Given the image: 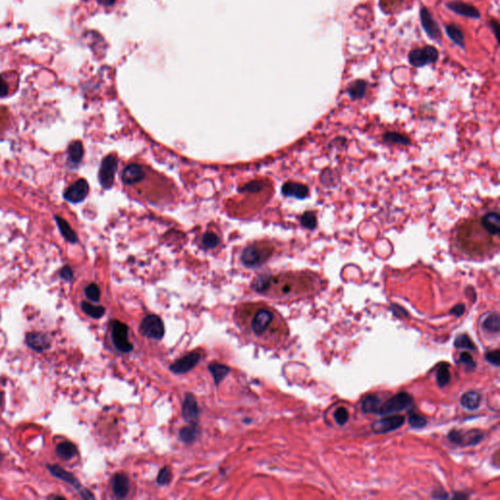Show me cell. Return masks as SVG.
<instances>
[{"instance_id":"obj_20","label":"cell","mask_w":500,"mask_h":500,"mask_svg":"<svg viewBox=\"0 0 500 500\" xmlns=\"http://www.w3.org/2000/svg\"><path fill=\"white\" fill-rule=\"evenodd\" d=\"M111 487L117 498H125L129 491V480L124 474H115L111 479Z\"/></svg>"},{"instance_id":"obj_37","label":"cell","mask_w":500,"mask_h":500,"mask_svg":"<svg viewBox=\"0 0 500 500\" xmlns=\"http://www.w3.org/2000/svg\"><path fill=\"white\" fill-rule=\"evenodd\" d=\"M271 284V278L266 276H261L253 282V288L258 292H264L268 290Z\"/></svg>"},{"instance_id":"obj_1","label":"cell","mask_w":500,"mask_h":500,"mask_svg":"<svg viewBox=\"0 0 500 500\" xmlns=\"http://www.w3.org/2000/svg\"><path fill=\"white\" fill-rule=\"evenodd\" d=\"M272 254V249L267 245H250L243 252L242 261L247 267H257L263 264Z\"/></svg>"},{"instance_id":"obj_49","label":"cell","mask_w":500,"mask_h":500,"mask_svg":"<svg viewBox=\"0 0 500 500\" xmlns=\"http://www.w3.org/2000/svg\"><path fill=\"white\" fill-rule=\"evenodd\" d=\"M490 25H491V27H492V30H493V32H494V36H495V38H496V39H497V41H498V35H497V34H498V31H499V26H498V23H497V21H494V20H493V21H491V22H490Z\"/></svg>"},{"instance_id":"obj_35","label":"cell","mask_w":500,"mask_h":500,"mask_svg":"<svg viewBox=\"0 0 500 500\" xmlns=\"http://www.w3.org/2000/svg\"><path fill=\"white\" fill-rule=\"evenodd\" d=\"M451 380V372L448 366H440L437 372V382L439 387L446 386Z\"/></svg>"},{"instance_id":"obj_15","label":"cell","mask_w":500,"mask_h":500,"mask_svg":"<svg viewBox=\"0 0 500 500\" xmlns=\"http://www.w3.org/2000/svg\"><path fill=\"white\" fill-rule=\"evenodd\" d=\"M145 178V171L139 164L131 163L127 165L122 173V182L125 185H135Z\"/></svg>"},{"instance_id":"obj_12","label":"cell","mask_w":500,"mask_h":500,"mask_svg":"<svg viewBox=\"0 0 500 500\" xmlns=\"http://www.w3.org/2000/svg\"><path fill=\"white\" fill-rule=\"evenodd\" d=\"M182 415L184 419L190 424H197L198 416H199V408L198 404L195 400L194 395L188 393L184 399L183 406H182Z\"/></svg>"},{"instance_id":"obj_13","label":"cell","mask_w":500,"mask_h":500,"mask_svg":"<svg viewBox=\"0 0 500 500\" xmlns=\"http://www.w3.org/2000/svg\"><path fill=\"white\" fill-rule=\"evenodd\" d=\"M420 20H421L422 27L424 28L428 37L432 38L433 40H439L442 37V33L439 25L435 22L432 15L425 7H422L420 9Z\"/></svg>"},{"instance_id":"obj_50","label":"cell","mask_w":500,"mask_h":500,"mask_svg":"<svg viewBox=\"0 0 500 500\" xmlns=\"http://www.w3.org/2000/svg\"><path fill=\"white\" fill-rule=\"evenodd\" d=\"M0 405H1V398H0Z\"/></svg>"},{"instance_id":"obj_5","label":"cell","mask_w":500,"mask_h":500,"mask_svg":"<svg viewBox=\"0 0 500 500\" xmlns=\"http://www.w3.org/2000/svg\"><path fill=\"white\" fill-rule=\"evenodd\" d=\"M439 53L434 46L427 45L424 48L414 49L408 54V61L415 68L424 67L438 60Z\"/></svg>"},{"instance_id":"obj_4","label":"cell","mask_w":500,"mask_h":500,"mask_svg":"<svg viewBox=\"0 0 500 500\" xmlns=\"http://www.w3.org/2000/svg\"><path fill=\"white\" fill-rule=\"evenodd\" d=\"M128 327L119 320L113 321L111 328V337L115 348L122 353H130L133 345L128 340Z\"/></svg>"},{"instance_id":"obj_45","label":"cell","mask_w":500,"mask_h":500,"mask_svg":"<svg viewBox=\"0 0 500 500\" xmlns=\"http://www.w3.org/2000/svg\"><path fill=\"white\" fill-rule=\"evenodd\" d=\"M60 276H61L63 280H65L66 281H71L73 278V270L69 266H65L60 272Z\"/></svg>"},{"instance_id":"obj_44","label":"cell","mask_w":500,"mask_h":500,"mask_svg":"<svg viewBox=\"0 0 500 500\" xmlns=\"http://www.w3.org/2000/svg\"><path fill=\"white\" fill-rule=\"evenodd\" d=\"M459 361H460V363L466 365L468 367H475L476 366V364L474 363L472 356L469 353H466V352L461 353L460 357H459Z\"/></svg>"},{"instance_id":"obj_21","label":"cell","mask_w":500,"mask_h":500,"mask_svg":"<svg viewBox=\"0 0 500 500\" xmlns=\"http://www.w3.org/2000/svg\"><path fill=\"white\" fill-rule=\"evenodd\" d=\"M54 219L56 221L57 223V226L60 230V232H61L62 236L65 238V240L71 244H75L77 243V236L76 233L74 232L72 227L69 225V223L62 218L60 216L58 215H55L54 216Z\"/></svg>"},{"instance_id":"obj_16","label":"cell","mask_w":500,"mask_h":500,"mask_svg":"<svg viewBox=\"0 0 500 500\" xmlns=\"http://www.w3.org/2000/svg\"><path fill=\"white\" fill-rule=\"evenodd\" d=\"M26 344L30 348L37 352H43L49 349L50 341L46 334L41 332H31L26 335Z\"/></svg>"},{"instance_id":"obj_7","label":"cell","mask_w":500,"mask_h":500,"mask_svg":"<svg viewBox=\"0 0 500 500\" xmlns=\"http://www.w3.org/2000/svg\"><path fill=\"white\" fill-rule=\"evenodd\" d=\"M116 169L117 159L113 155H109L103 159L99 171V181L104 189H110L112 187Z\"/></svg>"},{"instance_id":"obj_17","label":"cell","mask_w":500,"mask_h":500,"mask_svg":"<svg viewBox=\"0 0 500 500\" xmlns=\"http://www.w3.org/2000/svg\"><path fill=\"white\" fill-rule=\"evenodd\" d=\"M447 7L453 12L456 13L458 15H461V16L468 17V18L479 19L481 17V14L476 7H474L470 4L464 3V2H460V1L449 2V3H447Z\"/></svg>"},{"instance_id":"obj_39","label":"cell","mask_w":500,"mask_h":500,"mask_svg":"<svg viewBox=\"0 0 500 500\" xmlns=\"http://www.w3.org/2000/svg\"><path fill=\"white\" fill-rule=\"evenodd\" d=\"M408 423L415 429H422L426 426L427 421L423 416L418 415L417 414H413L408 417Z\"/></svg>"},{"instance_id":"obj_38","label":"cell","mask_w":500,"mask_h":500,"mask_svg":"<svg viewBox=\"0 0 500 500\" xmlns=\"http://www.w3.org/2000/svg\"><path fill=\"white\" fill-rule=\"evenodd\" d=\"M171 479H172V473H171L170 468L169 467H163L159 471V475L157 478V483L159 484V486H166L170 483Z\"/></svg>"},{"instance_id":"obj_9","label":"cell","mask_w":500,"mask_h":500,"mask_svg":"<svg viewBox=\"0 0 500 500\" xmlns=\"http://www.w3.org/2000/svg\"><path fill=\"white\" fill-rule=\"evenodd\" d=\"M483 438H484L483 433L478 430H472L465 433L457 430H452L449 434V439L453 444L459 446L477 445L483 439Z\"/></svg>"},{"instance_id":"obj_11","label":"cell","mask_w":500,"mask_h":500,"mask_svg":"<svg viewBox=\"0 0 500 500\" xmlns=\"http://www.w3.org/2000/svg\"><path fill=\"white\" fill-rule=\"evenodd\" d=\"M200 361V355L191 353L179 359L170 366V370L175 374H184L192 370Z\"/></svg>"},{"instance_id":"obj_47","label":"cell","mask_w":500,"mask_h":500,"mask_svg":"<svg viewBox=\"0 0 500 500\" xmlns=\"http://www.w3.org/2000/svg\"><path fill=\"white\" fill-rule=\"evenodd\" d=\"M98 4L103 8H113L120 0H96Z\"/></svg>"},{"instance_id":"obj_28","label":"cell","mask_w":500,"mask_h":500,"mask_svg":"<svg viewBox=\"0 0 500 500\" xmlns=\"http://www.w3.org/2000/svg\"><path fill=\"white\" fill-rule=\"evenodd\" d=\"M366 82L364 80H356L348 88V94L352 100H359L366 95Z\"/></svg>"},{"instance_id":"obj_42","label":"cell","mask_w":500,"mask_h":500,"mask_svg":"<svg viewBox=\"0 0 500 500\" xmlns=\"http://www.w3.org/2000/svg\"><path fill=\"white\" fill-rule=\"evenodd\" d=\"M262 189H263V184H262V182L255 181V182H251V183L247 184V185L244 186L241 189V192L257 193V192H260Z\"/></svg>"},{"instance_id":"obj_18","label":"cell","mask_w":500,"mask_h":500,"mask_svg":"<svg viewBox=\"0 0 500 500\" xmlns=\"http://www.w3.org/2000/svg\"><path fill=\"white\" fill-rule=\"evenodd\" d=\"M281 191L285 196L295 197L298 199H304L310 193L308 186L296 182H286L282 186Z\"/></svg>"},{"instance_id":"obj_19","label":"cell","mask_w":500,"mask_h":500,"mask_svg":"<svg viewBox=\"0 0 500 500\" xmlns=\"http://www.w3.org/2000/svg\"><path fill=\"white\" fill-rule=\"evenodd\" d=\"M481 225L491 236H499L500 216L497 212H488L481 219Z\"/></svg>"},{"instance_id":"obj_24","label":"cell","mask_w":500,"mask_h":500,"mask_svg":"<svg viewBox=\"0 0 500 500\" xmlns=\"http://www.w3.org/2000/svg\"><path fill=\"white\" fill-rule=\"evenodd\" d=\"M56 453L59 457L65 460H71L77 454V450L72 443L64 442L57 446Z\"/></svg>"},{"instance_id":"obj_46","label":"cell","mask_w":500,"mask_h":500,"mask_svg":"<svg viewBox=\"0 0 500 500\" xmlns=\"http://www.w3.org/2000/svg\"><path fill=\"white\" fill-rule=\"evenodd\" d=\"M9 92V86L3 75H0V98L6 97Z\"/></svg>"},{"instance_id":"obj_14","label":"cell","mask_w":500,"mask_h":500,"mask_svg":"<svg viewBox=\"0 0 500 500\" xmlns=\"http://www.w3.org/2000/svg\"><path fill=\"white\" fill-rule=\"evenodd\" d=\"M273 314L266 309L258 310L251 322V327L254 333L256 335H262L268 329L270 323L273 320Z\"/></svg>"},{"instance_id":"obj_29","label":"cell","mask_w":500,"mask_h":500,"mask_svg":"<svg viewBox=\"0 0 500 500\" xmlns=\"http://www.w3.org/2000/svg\"><path fill=\"white\" fill-rule=\"evenodd\" d=\"M446 33H447L448 37H450L456 45H458L461 48H464L463 33L458 26H456L454 24H448L446 26Z\"/></svg>"},{"instance_id":"obj_41","label":"cell","mask_w":500,"mask_h":500,"mask_svg":"<svg viewBox=\"0 0 500 500\" xmlns=\"http://www.w3.org/2000/svg\"><path fill=\"white\" fill-rule=\"evenodd\" d=\"M349 413L345 407H339L336 409L334 414V419L339 425H344L348 422L349 420Z\"/></svg>"},{"instance_id":"obj_30","label":"cell","mask_w":500,"mask_h":500,"mask_svg":"<svg viewBox=\"0 0 500 500\" xmlns=\"http://www.w3.org/2000/svg\"><path fill=\"white\" fill-rule=\"evenodd\" d=\"M483 329L490 333H498L500 329L499 316L495 313L489 314L483 322Z\"/></svg>"},{"instance_id":"obj_22","label":"cell","mask_w":500,"mask_h":500,"mask_svg":"<svg viewBox=\"0 0 500 500\" xmlns=\"http://www.w3.org/2000/svg\"><path fill=\"white\" fill-rule=\"evenodd\" d=\"M208 369H209L210 373L212 374V377L214 379V383L216 386H218L220 383L223 381V379L226 378V376L231 371L230 367L219 364V363H211L208 366Z\"/></svg>"},{"instance_id":"obj_43","label":"cell","mask_w":500,"mask_h":500,"mask_svg":"<svg viewBox=\"0 0 500 500\" xmlns=\"http://www.w3.org/2000/svg\"><path fill=\"white\" fill-rule=\"evenodd\" d=\"M486 359H487L488 363H490L491 365L495 366H500V352L498 350L487 353Z\"/></svg>"},{"instance_id":"obj_3","label":"cell","mask_w":500,"mask_h":500,"mask_svg":"<svg viewBox=\"0 0 500 500\" xmlns=\"http://www.w3.org/2000/svg\"><path fill=\"white\" fill-rule=\"evenodd\" d=\"M140 332L145 337L160 340L165 332L162 319L156 315L146 316L140 325Z\"/></svg>"},{"instance_id":"obj_25","label":"cell","mask_w":500,"mask_h":500,"mask_svg":"<svg viewBox=\"0 0 500 500\" xmlns=\"http://www.w3.org/2000/svg\"><path fill=\"white\" fill-rule=\"evenodd\" d=\"M180 439L185 444H192L199 437V429L197 424H190L181 429L179 434Z\"/></svg>"},{"instance_id":"obj_27","label":"cell","mask_w":500,"mask_h":500,"mask_svg":"<svg viewBox=\"0 0 500 500\" xmlns=\"http://www.w3.org/2000/svg\"><path fill=\"white\" fill-rule=\"evenodd\" d=\"M380 405H381V402L378 398L374 395H369L364 400L362 408L365 414L378 415Z\"/></svg>"},{"instance_id":"obj_31","label":"cell","mask_w":500,"mask_h":500,"mask_svg":"<svg viewBox=\"0 0 500 500\" xmlns=\"http://www.w3.org/2000/svg\"><path fill=\"white\" fill-rule=\"evenodd\" d=\"M81 308L83 310V312L85 313L86 315H88L89 317H93V318H101L105 315V308L102 307V306H95L88 303V302H82L81 303Z\"/></svg>"},{"instance_id":"obj_6","label":"cell","mask_w":500,"mask_h":500,"mask_svg":"<svg viewBox=\"0 0 500 500\" xmlns=\"http://www.w3.org/2000/svg\"><path fill=\"white\" fill-rule=\"evenodd\" d=\"M47 468H48L49 472L53 476L55 477V478H57V479L61 480L63 482L71 485L76 490H78L82 498H84V499H88V498L93 499L94 498V496L90 493V491H88L87 489H83V488H81V485H80L79 481L75 477L73 476L72 473L68 472L67 470H65L64 468H62L61 466H59V465H48Z\"/></svg>"},{"instance_id":"obj_26","label":"cell","mask_w":500,"mask_h":500,"mask_svg":"<svg viewBox=\"0 0 500 500\" xmlns=\"http://www.w3.org/2000/svg\"><path fill=\"white\" fill-rule=\"evenodd\" d=\"M83 146L79 141H74L70 144L68 149L69 160L73 164H78L83 158Z\"/></svg>"},{"instance_id":"obj_40","label":"cell","mask_w":500,"mask_h":500,"mask_svg":"<svg viewBox=\"0 0 500 500\" xmlns=\"http://www.w3.org/2000/svg\"><path fill=\"white\" fill-rule=\"evenodd\" d=\"M219 243V238L213 232H207L202 237V244L208 248H215Z\"/></svg>"},{"instance_id":"obj_33","label":"cell","mask_w":500,"mask_h":500,"mask_svg":"<svg viewBox=\"0 0 500 500\" xmlns=\"http://www.w3.org/2000/svg\"><path fill=\"white\" fill-rule=\"evenodd\" d=\"M301 224L308 230H315L317 228V219L316 213L313 211H307L301 216Z\"/></svg>"},{"instance_id":"obj_8","label":"cell","mask_w":500,"mask_h":500,"mask_svg":"<svg viewBox=\"0 0 500 500\" xmlns=\"http://www.w3.org/2000/svg\"><path fill=\"white\" fill-rule=\"evenodd\" d=\"M89 192V185L85 179H79L75 183L69 187L65 194L64 198L72 203H79L85 199Z\"/></svg>"},{"instance_id":"obj_32","label":"cell","mask_w":500,"mask_h":500,"mask_svg":"<svg viewBox=\"0 0 500 500\" xmlns=\"http://www.w3.org/2000/svg\"><path fill=\"white\" fill-rule=\"evenodd\" d=\"M383 139L391 144H398L402 146H406L409 144V139L404 137L400 133L397 132H387L383 135Z\"/></svg>"},{"instance_id":"obj_23","label":"cell","mask_w":500,"mask_h":500,"mask_svg":"<svg viewBox=\"0 0 500 500\" xmlns=\"http://www.w3.org/2000/svg\"><path fill=\"white\" fill-rule=\"evenodd\" d=\"M460 403L462 404L463 407L469 410H475L481 403V396L479 393L474 391L467 392L462 396Z\"/></svg>"},{"instance_id":"obj_36","label":"cell","mask_w":500,"mask_h":500,"mask_svg":"<svg viewBox=\"0 0 500 500\" xmlns=\"http://www.w3.org/2000/svg\"><path fill=\"white\" fill-rule=\"evenodd\" d=\"M85 295L93 302H98L101 297V290L96 283H90L85 288Z\"/></svg>"},{"instance_id":"obj_10","label":"cell","mask_w":500,"mask_h":500,"mask_svg":"<svg viewBox=\"0 0 500 500\" xmlns=\"http://www.w3.org/2000/svg\"><path fill=\"white\" fill-rule=\"evenodd\" d=\"M405 418L403 415L387 416L372 424V431L376 434H385L402 427Z\"/></svg>"},{"instance_id":"obj_48","label":"cell","mask_w":500,"mask_h":500,"mask_svg":"<svg viewBox=\"0 0 500 500\" xmlns=\"http://www.w3.org/2000/svg\"><path fill=\"white\" fill-rule=\"evenodd\" d=\"M464 312H465V306L463 304H457V305L454 306L452 310H451V313L453 314L454 316H456V317L462 316Z\"/></svg>"},{"instance_id":"obj_2","label":"cell","mask_w":500,"mask_h":500,"mask_svg":"<svg viewBox=\"0 0 500 500\" xmlns=\"http://www.w3.org/2000/svg\"><path fill=\"white\" fill-rule=\"evenodd\" d=\"M414 403V398L407 393H399L380 405L379 415H394L406 409Z\"/></svg>"},{"instance_id":"obj_34","label":"cell","mask_w":500,"mask_h":500,"mask_svg":"<svg viewBox=\"0 0 500 500\" xmlns=\"http://www.w3.org/2000/svg\"><path fill=\"white\" fill-rule=\"evenodd\" d=\"M454 346L456 348H460V349H467L469 351H475L476 350V346L474 344V342L471 340V338L467 335H459L455 341H454Z\"/></svg>"}]
</instances>
